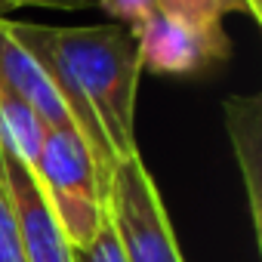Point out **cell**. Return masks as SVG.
I'll return each instance as SVG.
<instances>
[{
    "label": "cell",
    "instance_id": "obj_10",
    "mask_svg": "<svg viewBox=\"0 0 262 262\" xmlns=\"http://www.w3.org/2000/svg\"><path fill=\"white\" fill-rule=\"evenodd\" d=\"M74 262H126L120 237H117V231H114V225L108 219V210H105V219H102L96 237L86 247L74 250Z\"/></svg>",
    "mask_w": 262,
    "mask_h": 262
},
{
    "label": "cell",
    "instance_id": "obj_3",
    "mask_svg": "<svg viewBox=\"0 0 262 262\" xmlns=\"http://www.w3.org/2000/svg\"><path fill=\"white\" fill-rule=\"evenodd\" d=\"M105 210L120 237L126 262H185L164 198L142 155H129L114 164L105 191Z\"/></svg>",
    "mask_w": 262,
    "mask_h": 262
},
{
    "label": "cell",
    "instance_id": "obj_5",
    "mask_svg": "<svg viewBox=\"0 0 262 262\" xmlns=\"http://www.w3.org/2000/svg\"><path fill=\"white\" fill-rule=\"evenodd\" d=\"M0 161H4V176H7L16 225L22 234L25 259L28 262H74V250L65 241L34 173L7 148H0Z\"/></svg>",
    "mask_w": 262,
    "mask_h": 262
},
{
    "label": "cell",
    "instance_id": "obj_7",
    "mask_svg": "<svg viewBox=\"0 0 262 262\" xmlns=\"http://www.w3.org/2000/svg\"><path fill=\"white\" fill-rule=\"evenodd\" d=\"M0 86H7L25 105H31L50 129H74L68 108L59 99L50 74L34 59V53L10 34L4 19H0Z\"/></svg>",
    "mask_w": 262,
    "mask_h": 262
},
{
    "label": "cell",
    "instance_id": "obj_9",
    "mask_svg": "<svg viewBox=\"0 0 262 262\" xmlns=\"http://www.w3.org/2000/svg\"><path fill=\"white\" fill-rule=\"evenodd\" d=\"M0 262H28L25 247H22V234L16 225V213H13L7 176H4V161H0Z\"/></svg>",
    "mask_w": 262,
    "mask_h": 262
},
{
    "label": "cell",
    "instance_id": "obj_13",
    "mask_svg": "<svg viewBox=\"0 0 262 262\" xmlns=\"http://www.w3.org/2000/svg\"><path fill=\"white\" fill-rule=\"evenodd\" d=\"M10 16V0H0V19Z\"/></svg>",
    "mask_w": 262,
    "mask_h": 262
},
{
    "label": "cell",
    "instance_id": "obj_12",
    "mask_svg": "<svg viewBox=\"0 0 262 262\" xmlns=\"http://www.w3.org/2000/svg\"><path fill=\"white\" fill-rule=\"evenodd\" d=\"M22 7H43V10H90L99 0H10V13Z\"/></svg>",
    "mask_w": 262,
    "mask_h": 262
},
{
    "label": "cell",
    "instance_id": "obj_1",
    "mask_svg": "<svg viewBox=\"0 0 262 262\" xmlns=\"http://www.w3.org/2000/svg\"><path fill=\"white\" fill-rule=\"evenodd\" d=\"M40 34L62 65L65 77L93 108L117 161L139 155L136 145V93H139V40L123 25L50 28Z\"/></svg>",
    "mask_w": 262,
    "mask_h": 262
},
{
    "label": "cell",
    "instance_id": "obj_2",
    "mask_svg": "<svg viewBox=\"0 0 262 262\" xmlns=\"http://www.w3.org/2000/svg\"><path fill=\"white\" fill-rule=\"evenodd\" d=\"M71 250L86 247L105 219V179L77 129H47L31 167Z\"/></svg>",
    "mask_w": 262,
    "mask_h": 262
},
{
    "label": "cell",
    "instance_id": "obj_11",
    "mask_svg": "<svg viewBox=\"0 0 262 262\" xmlns=\"http://www.w3.org/2000/svg\"><path fill=\"white\" fill-rule=\"evenodd\" d=\"M99 7L105 10V16H111L114 25H123L129 31H136L145 19L158 13L155 0H99Z\"/></svg>",
    "mask_w": 262,
    "mask_h": 262
},
{
    "label": "cell",
    "instance_id": "obj_4",
    "mask_svg": "<svg viewBox=\"0 0 262 262\" xmlns=\"http://www.w3.org/2000/svg\"><path fill=\"white\" fill-rule=\"evenodd\" d=\"M142 71L164 77H201L222 65L231 53L225 28H198L173 16L155 13L136 31Z\"/></svg>",
    "mask_w": 262,
    "mask_h": 262
},
{
    "label": "cell",
    "instance_id": "obj_14",
    "mask_svg": "<svg viewBox=\"0 0 262 262\" xmlns=\"http://www.w3.org/2000/svg\"><path fill=\"white\" fill-rule=\"evenodd\" d=\"M250 7H253V10H259V13H262V0H250Z\"/></svg>",
    "mask_w": 262,
    "mask_h": 262
},
{
    "label": "cell",
    "instance_id": "obj_6",
    "mask_svg": "<svg viewBox=\"0 0 262 262\" xmlns=\"http://www.w3.org/2000/svg\"><path fill=\"white\" fill-rule=\"evenodd\" d=\"M225 133L244 179L247 191V210L253 222L256 244L262 241V96H228L222 102Z\"/></svg>",
    "mask_w": 262,
    "mask_h": 262
},
{
    "label": "cell",
    "instance_id": "obj_8",
    "mask_svg": "<svg viewBox=\"0 0 262 262\" xmlns=\"http://www.w3.org/2000/svg\"><path fill=\"white\" fill-rule=\"evenodd\" d=\"M155 4H158V13L198 28H219L222 19L231 13H244L253 22L262 19V13L250 7V0H155Z\"/></svg>",
    "mask_w": 262,
    "mask_h": 262
}]
</instances>
